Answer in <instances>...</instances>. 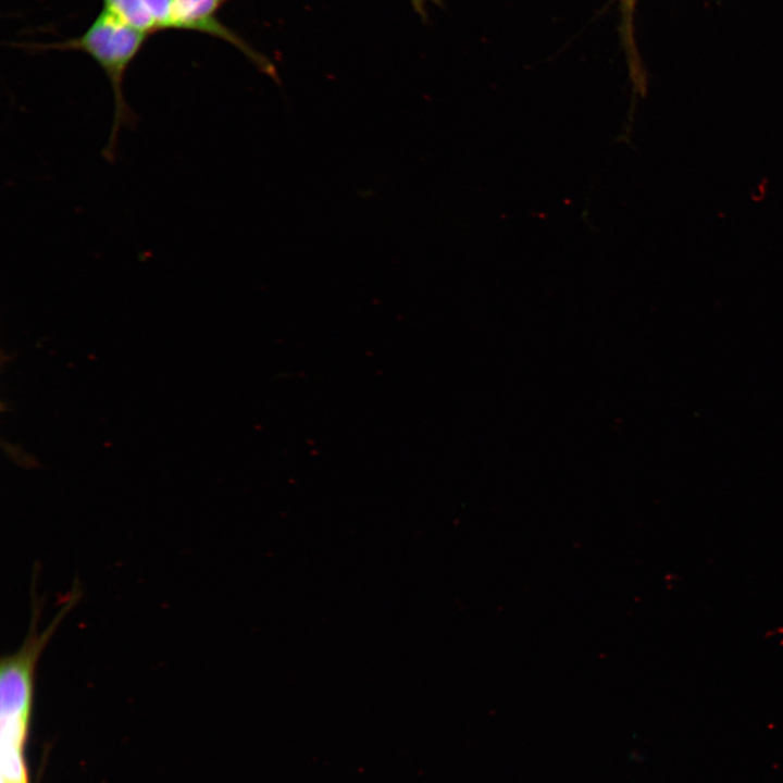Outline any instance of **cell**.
Masks as SVG:
<instances>
[{
    "label": "cell",
    "mask_w": 783,
    "mask_h": 783,
    "mask_svg": "<svg viewBox=\"0 0 783 783\" xmlns=\"http://www.w3.org/2000/svg\"><path fill=\"white\" fill-rule=\"evenodd\" d=\"M141 2L157 32L167 29L172 0H141Z\"/></svg>",
    "instance_id": "cell-5"
},
{
    "label": "cell",
    "mask_w": 783,
    "mask_h": 783,
    "mask_svg": "<svg viewBox=\"0 0 783 783\" xmlns=\"http://www.w3.org/2000/svg\"><path fill=\"white\" fill-rule=\"evenodd\" d=\"M410 3L415 11V13L420 16V18L424 22L427 20V12H426V5L427 3H434L437 5H442V0H410Z\"/></svg>",
    "instance_id": "cell-6"
},
{
    "label": "cell",
    "mask_w": 783,
    "mask_h": 783,
    "mask_svg": "<svg viewBox=\"0 0 783 783\" xmlns=\"http://www.w3.org/2000/svg\"><path fill=\"white\" fill-rule=\"evenodd\" d=\"M636 0H620V11L622 14L621 32L626 46V52L629 57V64L633 80L636 87L644 91L645 78L643 77V71L639 67V62L635 52L634 33H633V16L635 11Z\"/></svg>",
    "instance_id": "cell-4"
},
{
    "label": "cell",
    "mask_w": 783,
    "mask_h": 783,
    "mask_svg": "<svg viewBox=\"0 0 783 783\" xmlns=\"http://www.w3.org/2000/svg\"><path fill=\"white\" fill-rule=\"evenodd\" d=\"M102 8L149 35L157 33L141 0H103Z\"/></svg>",
    "instance_id": "cell-3"
},
{
    "label": "cell",
    "mask_w": 783,
    "mask_h": 783,
    "mask_svg": "<svg viewBox=\"0 0 783 783\" xmlns=\"http://www.w3.org/2000/svg\"><path fill=\"white\" fill-rule=\"evenodd\" d=\"M149 36L102 8L82 35L39 46L41 50L86 53L104 72L113 94L114 112L111 132L102 154L111 162L115 158L121 129L133 127L137 122L136 114L126 102L123 83L128 66Z\"/></svg>",
    "instance_id": "cell-1"
},
{
    "label": "cell",
    "mask_w": 783,
    "mask_h": 783,
    "mask_svg": "<svg viewBox=\"0 0 783 783\" xmlns=\"http://www.w3.org/2000/svg\"><path fill=\"white\" fill-rule=\"evenodd\" d=\"M228 1L172 0L167 29L195 30L222 39L237 48L260 72L278 84L277 70L271 59L217 18L219 11Z\"/></svg>",
    "instance_id": "cell-2"
}]
</instances>
